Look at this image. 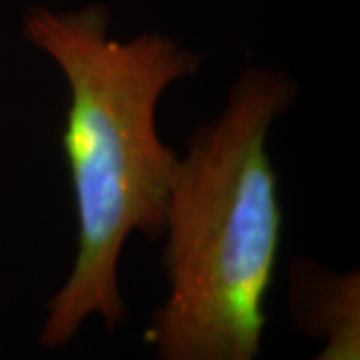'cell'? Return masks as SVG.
Masks as SVG:
<instances>
[{
	"instance_id": "1",
	"label": "cell",
	"mask_w": 360,
	"mask_h": 360,
	"mask_svg": "<svg viewBox=\"0 0 360 360\" xmlns=\"http://www.w3.org/2000/svg\"><path fill=\"white\" fill-rule=\"evenodd\" d=\"M103 4L54 13L28 8L25 39L60 68L70 101L63 130L77 206V257L65 284L49 298L40 347L72 342L90 316L112 333L127 321L118 284L130 234H165L179 155L160 141L156 106L162 92L198 70L200 56L176 39L142 32L108 37Z\"/></svg>"
},
{
	"instance_id": "3",
	"label": "cell",
	"mask_w": 360,
	"mask_h": 360,
	"mask_svg": "<svg viewBox=\"0 0 360 360\" xmlns=\"http://www.w3.org/2000/svg\"><path fill=\"white\" fill-rule=\"evenodd\" d=\"M288 307L296 326L324 342L310 360H360L359 270L336 272L298 258L290 269Z\"/></svg>"
},
{
	"instance_id": "2",
	"label": "cell",
	"mask_w": 360,
	"mask_h": 360,
	"mask_svg": "<svg viewBox=\"0 0 360 360\" xmlns=\"http://www.w3.org/2000/svg\"><path fill=\"white\" fill-rule=\"evenodd\" d=\"M296 96L284 72L248 66L188 136L162 234L168 295L144 333L153 360L260 359L283 238L266 141Z\"/></svg>"
}]
</instances>
